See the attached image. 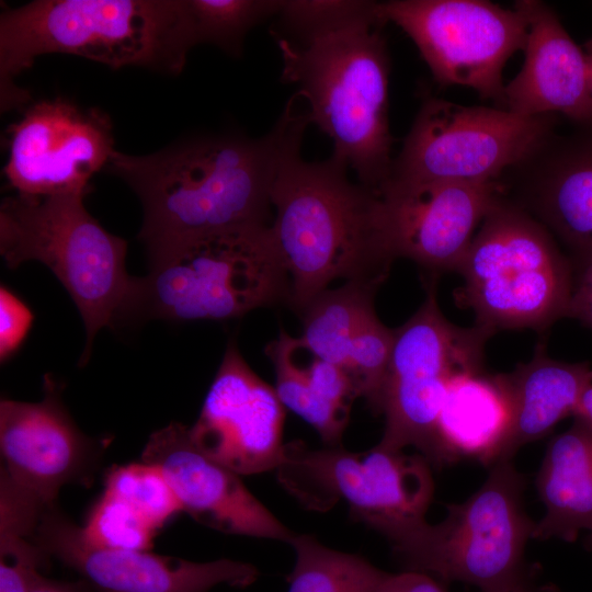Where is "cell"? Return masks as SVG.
<instances>
[{"label":"cell","mask_w":592,"mask_h":592,"mask_svg":"<svg viewBox=\"0 0 592 592\" xmlns=\"http://www.w3.org/2000/svg\"><path fill=\"white\" fill-rule=\"evenodd\" d=\"M295 93L269 134L260 138L207 136L161 151H114L105 171L139 197L138 239L146 251L221 229L269 225L271 191L285 155L300 145L310 124Z\"/></svg>","instance_id":"cell-1"},{"label":"cell","mask_w":592,"mask_h":592,"mask_svg":"<svg viewBox=\"0 0 592 592\" xmlns=\"http://www.w3.org/2000/svg\"><path fill=\"white\" fill-rule=\"evenodd\" d=\"M300 145L275 177L270 231L288 276L287 301L301 314L338 278L379 287L397 258L380 196L351 182L349 167L333 156L303 160Z\"/></svg>","instance_id":"cell-2"},{"label":"cell","mask_w":592,"mask_h":592,"mask_svg":"<svg viewBox=\"0 0 592 592\" xmlns=\"http://www.w3.org/2000/svg\"><path fill=\"white\" fill-rule=\"evenodd\" d=\"M195 45L187 0L32 1L0 15L1 109L26 102L14 78L44 54L179 75Z\"/></svg>","instance_id":"cell-3"},{"label":"cell","mask_w":592,"mask_h":592,"mask_svg":"<svg viewBox=\"0 0 592 592\" xmlns=\"http://www.w3.org/2000/svg\"><path fill=\"white\" fill-rule=\"evenodd\" d=\"M383 18L305 41L276 39L282 81L297 87L315 124L333 141L332 156L379 195L388 181L392 137L388 123L390 59Z\"/></svg>","instance_id":"cell-4"},{"label":"cell","mask_w":592,"mask_h":592,"mask_svg":"<svg viewBox=\"0 0 592 592\" xmlns=\"http://www.w3.org/2000/svg\"><path fill=\"white\" fill-rule=\"evenodd\" d=\"M119 321L227 320L288 298L287 273L270 225L184 237L147 251Z\"/></svg>","instance_id":"cell-5"},{"label":"cell","mask_w":592,"mask_h":592,"mask_svg":"<svg viewBox=\"0 0 592 592\" xmlns=\"http://www.w3.org/2000/svg\"><path fill=\"white\" fill-rule=\"evenodd\" d=\"M87 194H15L0 206V253L10 269L26 261L45 264L76 304L86 328L80 364L90 357L95 334L119 322L133 284L127 243L87 210Z\"/></svg>","instance_id":"cell-6"},{"label":"cell","mask_w":592,"mask_h":592,"mask_svg":"<svg viewBox=\"0 0 592 592\" xmlns=\"http://www.w3.org/2000/svg\"><path fill=\"white\" fill-rule=\"evenodd\" d=\"M458 297L476 326L546 330L566 317L573 278L569 260L539 221L501 196L486 214L459 266Z\"/></svg>","instance_id":"cell-7"},{"label":"cell","mask_w":592,"mask_h":592,"mask_svg":"<svg viewBox=\"0 0 592 592\" xmlns=\"http://www.w3.org/2000/svg\"><path fill=\"white\" fill-rule=\"evenodd\" d=\"M526 478L511 460L490 466L483 485L446 517L425 523L392 547L407 570L459 581L481 592H519L527 587L524 553L535 522L526 514Z\"/></svg>","instance_id":"cell-8"},{"label":"cell","mask_w":592,"mask_h":592,"mask_svg":"<svg viewBox=\"0 0 592 592\" xmlns=\"http://www.w3.org/2000/svg\"><path fill=\"white\" fill-rule=\"evenodd\" d=\"M283 488L305 508L327 511L344 502L357 522L395 546L421 528L434 493L431 464L421 454L379 444L365 452L341 445H285L277 469Z\"/></svg>","instance_id":"cell-9"},{"label":"cell","mask_w":592,"mask_h":592,"mask_svg":"<svg viewBox=\"0 0 592 592\" xmlns=\"http://www.w3.org/2000/svg\"><path fill=\"white\" fill-rule=\"evenodd\" d=\"M419 310L394 330V345L379 413L385 429L379 445L394 451L415 447L431 466H446L436 435L437 417L451 382L482 371L483 348L493 334L475 326L460 328L441 312L435 278Z\"/></svg>","instance_id":"cell-10"},{"label":"cell","mask_w":592,"mask_h":592,"mask_svg":"<svg viewBox=\"0 0 592 592\" xmlns=\"http://www.w3.org/2000/svg\"><path fill=\"white\" fill-rule=\"evenodd\" d=\"M557 124L555 114L522 116L429 96L392 160L385 185L497 181Z\"/></svg>","instance_id":"cell-11"},{"label":"cell","mask_w":592,"mask_h":592,"mask_svg":"<svg viewBox=\"0 0 592 592\" xmlns=\"http://www.w3.org/2000/svg\"><path fill=\"white\" fill-rule=\"evenodd\" d=\"M378 10L413 41L439 84L470 88L505 109L502 70L528 32L521 10L485 0H390Z\"/></svg>","instance_id":"cell-12"},{"label":"cell","mask_w":592,"mask_h":592,"mask_svg":"<svg viewBox=\"0 0 592 592\" xmlns=\"http://www.w3.org/2000/svg\"><path fill=\"white\" fill-rule=\"evenodd\" d=\"M5 178L18 194H88L114 153L110 117L55 98L33 103L10 129Z\"/></svg>","instance_id":"cell-13"},{"label":"cell","mask_w":592,"mask_h":592,"mask_svg":"<svg viewBox=\"0 0 592 592\" xmlns=\"http://www.w3.org/2000/svg\"><path fill=\"white\" fill-rule=\"evenodd\" d=\"M33 539L77 571L92 592H209L220 584L246 588L259 577L254 566L231 559L195 562L94 546L56 503L42 513Z\"/></svg>","instance_id":"cell-14"},{"label":"cell","mask_w":592,"mask_h":592,"mask_svg":"<svg viewBox=\"0 0 592 592\" xmlns=\"http://www.w3.org/2000/svg\"><path fill=\"white\" fill-rule=\"evenodd\" d=\"M284 406L230 343L195 423V445L240 476L276 470L284 457Z\"/></svg>","instance_id":"cell-15"},{"label":"cell","mask_w":592,"mask_h":592,"mask_svg":"<svg viewBox=\"0 0 592 592\" xmlns=\"http://www.w3.org/2000/svg\"><path fill=\"white\" fill-rule=\"evenodd\" d=\"M104 447L77 426L50 375L44 377L41 401H0L1 469L48 504L66 485L93 482Z\"/></svg>","instance_id":"cell-16"},{"label":"cell","mask_w":592,"mask_h":592,"mask_svg":"<svg viewBox=\"0 0 592 592\" xmlns=\"http://www.w3.org/2000/svg\"><path fill=\"white\" fill-rule=\"evenodd\" d=\"M499 181L501 196L545 226L576 262L592 255V119L555 130Z\"/></svg>","instance_id":"cell-17"},{"label":"cell","mask_w":592,"mask_h":592,"mask_svg":"<svg viewBox=\"0 0 592 592\" xmlns=\"http://www.w3.org/2000/svg\"><path fill=\"white\" fill-rule=\"evenodd\" d=\"M500 194L499 180L384 185L379 196L396 258L414 261L431 277L458 271Z\"/></svg>","instance_id":"cell-18"},{"label":"cell","mask_w":592,"mask_h":592,"mask_svg":"<svg viewBox=\"0 0 592 592\" xmlns=\"http://www.w3.org/2000/svg\"><path fill=\"white\" fill-rule=\"evenodd\" d=\"M141 460L160 468L182 511L205 526L287 544L295 534L246 487L240 475L195 445L189 426L171 422L153 432Z\"/></svg>","instance_id":"cell-19"},{"label":"cell","mask_w":592,"mask_h":592,"mask_svg":"<svg viewBox=\"0 0 592 592\" xmlns=\"http://www.w3.org/2000/svg\"><path fill=\"white\" fill-rule=\"evenodd\" d=\"M514 7L525 15L528 32L522 68L504 86L505 110L522 116L561 114L572 124L592 119L584 50L546 3L519 0Z\"/></svg>","instance_id":"cell-20"},{"label":"cell","mask_w":592,"mask_h":592,"mask_svg":"<svg viewBox=\"0 0 592 592\" xmlns=\"http://www.w3.org/2000/svg\"><path fill=\"white\" fill-rule=\"evenodd\" d=\"M512 418V399L504 374L479 371L455 377L436 422L445 464L474 458L482 465H493L509 436Z\"/></svg>","instance_id":"cell-21"},{"label":"cell","mask_w":592,"mask_h":592,"mask_svg":"<svg viewBox=\"0 0 592 592\" xmlns=\"http://www.w3.org/2000/svg\"><path fill=\"white\" fill-rule=\"evenodd\" d=\"M572 425L548 443L535 486L545 506L532 538L577 540L592 533V429L573 418Z\"/></svg>","instance_id":"cell-22"},{"label":"cell","mask_w":592,"mask_h":592,"mask_svg":"<svg viewBox=\"0 0 592 592\" xmlns=\"http://www.w3.org/2000/svg\"><path fill=\"white\" fill-rule=\"evenodd\" d=\"M591 372L587 362L567 363L537 346L533 358L504 374L513 418L499 460H511L524 445L546 436L562 419L573 415Z\"/></svg>","instance_id":"cell-23"},{"label":"cell","mask_w":592,"mask_h":592,"mask_svg":"<svg viewBox=\"0 0 592 592\" xmlns=\"http://www.w3.org/2000/svg\"><path fill=\"white\" fill-rule=\"evenodd\" d=\"M377 288L346 282L319 294L301 312L303 333L296 338L299 349L346 368L350 343L363 318L374 309Z\"/></svg>","instance_id":"cell-24"},{"label":"cell","mask_w":592,"mask_h":592,"mask_svg":"<svg viewBox=\"0 0 592 592\" xmlns=\"http://www.w3.org/2000/svg\"><path fill=\"white\" fill-rule=\"evenodd\" d=\"M287 592H374L388 572L356 554L337 550L309 534H294Z\"/></svg>","instance_id":"cell-25"},{"label":"cell","mask_w":592,"mask_h":592,"mask_svg":"<svg viewBox=\"0 0 592 592\" xmlns=\"http://www.w3.org/2000/svg\"><path fill=\"white\" fill-rule=\"evenodd\" d=\"M299 350L297 339L284 331L266 348L275 369V391L284 406L309 423L328 446L341 445L349 413L320 398L295 360Z\"/></svg>","instance_id":"cell-26"},{"label":"cell","mask_w":592,"mask_h":592,"mask_svg":"<svg viewBox=\"0 0 592 592\" xmlns=\"http://www.w3.org/2000/svg\"><path fill=\"white\" fill-rule=\"evenodd\" d=\"M283 0H187L197 44H213L238 57L247 33L276 15Z\"/></svg>","instance_id":"cell-27"},{"label":"cell","mask_w":592,"mask_h":592,"mask_svg":"<svg viewBox=\"0 0 592 592\" xmlns=\"http://www.w3.org/2000/svg\"><path fill=\"white\" fill-rule=\"evenodd\" d=\"M275 16L274 39L291 42L382 18L378 2L364 0H283Z\"/></svg>","instance_id":"cell-28"},{"label":"cell","mask_w":592,"mask_h":592,"mask_svg":"<svg viewBox=\"0 0 592 592\" xmlns=\"http://www.w3.org/2000/svg\"><path fill=\"white\" fill-rule=\"evenodd\" d=\"M81 532L94 546L150 550L159 531L127 501L104 488Z\"/></svg>","instance_id":"cell-29"},{"label":"cell","mask_w":592,"mask_h":592,"mask_svg":"<svg viewBox=\"0 0 592 592\" xmlns=\"http://www.w3.org/2000/svg\"><path fill=\"white\" fill-rule=\"evenodd\" d=\"M392 345L394 330L383 325L372 309L361 321L349 348L346 368L356 384L358 397L376 413H379Z\"/></svg>","instance_id":"cell-30"},{"label":"cell","mask_w":592,"mask_h":592,"mask_svg":"<svg viewBox=\"0 0 592 592\" xmlns=\"http://www.w3.org/2000/svg\"><path fill=\"white\" fill-rule=\"evenodd\" d=\"M105 489L127 501L158 531L182 511L160 468L145 462L113 467Z\"/></svg>","instance_id":"cell-31"},{"label":"cell","mask_w":592,"mask_h":592,"mask_svg":"<svg viewBox=\"0 0 592 592\" xmlns=\"http://www.w3.org/2000/svg\"><path fill=\"white\" fill-rule=\"evenodd\" d=\"M48 558L32 536L0 530V592H30Z\"/></svg>","instance_id":"cell-32"},{"label":"cell","mask_w":592,"mask_h":592,"mask_svg":"<svg viewBox=\"0 0 592 592\" xmlns=\"http://www.w3.org/2000/svg\"><path fill=\"white\" fill-rule=\"evenodd\" d=\"M305 371L310 385L320 398L349 413L350 405L358 397V392L352 375L345 367L314 357L305 366Z\"/></svg>","instance_id":"cell-33"},{"label":"cell","mask_w":592,"mask_h":592,"mask_svg":"<svg viewBox=\"0 0 592 592\" xmlns=\"http://www.w3.org/2000/svg\"><path fill=\"white\" fill-rule=\"evenodd\" d=\"M33 321L29 307L7 287L0 288V358L11 357L23 343Z\"/></svg>","instance_id":"cell-34"},{"label":"cell","mask_w":592,"mask_h":592,"mask_svg":"<svg viewBox=\"0 0 592 592\" xmlns=\"http://www.w3.org/2000/svg\"><path fill=\"white\" fill-rule=\"evenodd\" d=\"M577 264L580 271L573 280L566 317L574 318L592 329V255Z\"/></svg>","instance_id":"cell-35"},{"label":"cell","mask_w":592,"mask_h":592,"mask_svg":"<svg viewBox=\"0 0 592 592\" xmlns=\"http://www.w3.org/2000/svg\"><path fill=\"white\" fill-rule=\"evenodd\" d=\"M374 592H446L431 576L405 570L387 573Z\"/></svg>","instance_id":"cell-36"},{"label":"cell","mask_w":592,"mask_h":592,"mask_svg":"<svg viewBox=\"0 0 592 592\" xmlns=\"http://www.w3.org/2000/svg\"><path fill=\"white\" fill-rule=\"evenodd\" d=\"M30 592H92V590L83 580L65 582L41 576L33 584Z\"/></svg>","instance_id":"cell-37"},{"label":"cell","mask_w":592,"mask_h":592,"mask_svg":"<svg viewBox=\"0 0 592 592\" xmlns=\"http://www.w3.org/2000/svg\"><path fill=\"white\" fill-rule=\"evenodd\" d=\"M592 429V369L572 415Z\"/></svg>","instance_id":"cell-38"},{"label":"cell","mask_w":592,"mask_h":592,"mask_svg":"<svg viewBox=\"0 0 592 592\" xmlns=\"http://www.w3.org/2000/svg\"><path fill=\"white\" fill-rule=\"evenodd\" d=\"M584 54H585L588 67H589L590 90H591V95H592V37L584 44Z\"/></svg>","instance_id":"cell-39"},{"label":"cell","mask_w":592,"mask_h":592,"mask_svg":"<svg viewBox=\"0 0 592 592\" xmlns=\"http://www.w3.org/2000/svg\"><path fill=\"white\" fill-rule=\"evenodd\" d=\"M583 544H584V546L587 547V549H589L590 551H592V533H589V534L584 537Z\"/></svg>","instance_id":"cell-40"},{"label":"cell","mask_w":592,"mask_h":592,"mask_svg":"<svg viewBox=\"0 0 592 592\" xmlns=\"http://www.w3.org/2000/svg\"><path fill=\"white\" fill-rule=\"evenodd\" d=\"M519 592H532L528 587H525L524 589L520 590Z\"/></svg>","instance_id":"cell-41"}]
</instances>
